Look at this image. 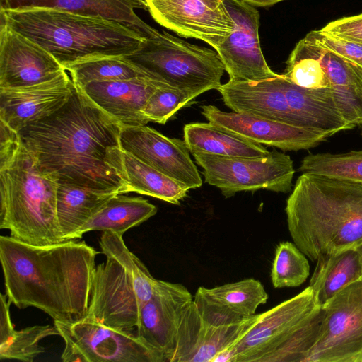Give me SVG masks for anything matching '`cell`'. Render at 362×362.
I'll return each instance as SVG.
<instances>
[{
    "mask_svg": "<svg viewBox=\"0 0 362 362\" xmlns=\"http://www.w3.org/2000/svg\"><path fill=\"white\" fill-rule=\"evenodd\" d=\"M121 127L75 84L58 110L18 133L42 170L57 183L125 194Z\"/></svg>",
    "mask_w": 362,
    "mask_h": 362,
    "instance_id": "obj_1",
    "label": "cell"
},
{
    "mask_svg": "<svg viewBox=\"0 0 362 362\" xmlns=\"http://www.w3.org/2000/svg\"><path fill=\"white\" fill-rule=\"evenodd\" d=\"M98 252L75 240L37 246L0 237L6 293L18 308H37L72 323L88 311Z\"/></svg>",
    "mask_w": 362,
    "mask_h": 362,
    "instance_id": "obj_2",
    "label": "cell"
},
{
    "mask_svg": "<svg viewBox=\"0 0 362 362\" xmlns=\"http://www.w3.org/2000/svg\"><path fill=\"white\" fill-rule=\"evenodd\" d=\"M293 243L312 262L362 245V183L302 173L286 201Z\"/></svg>",
    "mask_w": 362,
    "mask_h": 362,
    "instance_id": "obj_3",
    "label": "cell"
},
{
    "mask_svg": "<svg viewBox=\"0 0 362 362\" xmlns=\"http://www.w3.org/2000/svg\"><path fill=\"white\" fill-rule=\"evenodd\" d=\"M0 228L26 244L62 243L57 182L44 172L18 132L0 122Z\"/></svg>",
    "mask_w": 362,
    "mask_h": 362,
    "instance_id": "obj_4",
    "label": "cell"
},
{
    "mask_svg": "<svg viewBox=\"0 0 362 362\" xmlns=\"http://www.w3.org/2000/svg\"><path fill=\"white\" fill-rule=\"evenodd\" d=\"M0 23L41 46L64 68L94 58L129 55L146 39L110 20L54 9L0 11Z\"/></svg>",
    "mask_w": 362,
    "mask_h": 362,
    "instance_id": "obj_5",
    "label": "cell"
},
{
    "mask_svg": "<svg viewBox=\"0 0 362 362\" xmlns=\"http://www.w3.org/2000/svg\"><path fill=\"white\" fill-rule=\"evenodd\" d=\"M324 316L308 286L296 296L259 314L247 334L221 362H305Z\"/></svg>",
    "mask_w": 362,
    "mask_h": 362,
    "instance_id": "obj_6",
    "label": "cell"
},
{
    "mask_svg": "<svg viewBox=\"0 0 362 362\" xmlns=\"http://www.w3.org/2000/svg\"><path fill=\"white\" fill-rule=\"evenodd\" d=\"M122 236L104 231L100 237L106 260L95 267L86 317L112 327L133 329L157 279L128 249Z\"/></svg>",
    "mask_w": 362,
    "mask_h": 362,
    "instance_id": "obj_7",
    "label": "cell"
},
{
    "mask_svg": "<svg viewBox=\"0 0 362 362\" xmlns=\"http://www.w3.org/2000/svg\"><path fill=\"white\" fill-rule=\"evenodd\" d=\"M162 86L199 95L221 85L224 65L216 51L157 32L125 56Z\"/></svg>",
    "mask_w": 362,
    "mask_h": 362,
    "instance_id": "obj_8",
    "label": "cell"
},
{
    "mask_svg": "<svg viewBox=\"0 0 362 362\" xmlns=\"http://www.w3.org/2000/svg\"><path fill=\"white\" fill-rule=\"evenodd\" d=\"M54 327L64 341V362H166L164 354L136 332L107 326L87 317Z\"/></svg>",
    "mask_w": 362,
    "mask_h": 362,
    "instance_id": "obj_9",
    "label": "cell"
},
{
    "mask_svg": "<svg viewBox=\"0 0 362 362\" xmlns=\"http://www.w3.org/2000/svg\"><path fill=\"white\" fill-rule=\"evenodd\" d=\"M192 154L203 168L205 182L218 188L226 198L243 191L264 189L287 193L291 189L295 173L293 160L276 150L264 157Z\"/></svg>",
    "mask_w": 362,
    "mask_h": 362,
    "instance_id": "obj_10",
    "label": "cell"
},
{
    "mask_svg": "<svg viewBox=\"0 0 362 362\" xmlns=\"http://www.w3.org/2000/svg\"><path fill=\"white\" fill-rule=\"evenodd\" d=\"M322 308L319 334L305 362H362V277Z\"/></svg>",
    "mask_w": 362,
    "mask_h": 362,
    "instance_id": "obj_11",
    "label": "cell"
},
{
    "mask_svg": "<svg viewBox=\"0 0 362 362\" xmlns=\"http://www.w3.org/2000/svg\"><path fill=\"white\" fill-rule=\"evenodd\" d=\"M233 30L216 49L233 82L262 81L278 76L267 64L259 38V14L242 0H223Z\"/></svg>",
    "mask_w": 362,
    "mask_h": 362,
    "instance_id": "obj_12",
    "label": "cell"
},
{
    "mask_svg": "<svg viewBox=\"0 0 362 362\" xmlns=\"http://www.w3.org/2000/svg\"><path fill=\"white\" fill-rule=\"evenodd\" d=\"M152 18L185 37L202 40L214 49L233 30L223 0H145Z\"/></svg>",
    "mask_w": 362,
    "mask_h": 362,
    "instance_id": "obj_13",
    "label": "cell"
},
{
    "mask_svg": "<svg viewBox=\"0 0 362 362\" xmlns=\"http://www.w3.org/2000/svg\"><path fill=\"white\" fill-rule=\"evenodd\" d=\"M258 318L255 314L238 323L215 325L205 320L191 301L180 317L172 362H220Z\"/></svg>",
    "mask_w": 362,
    "mask_h": 362,
    "instance_id": "obj_14",
    "label": "cell"
},
{
    "mask_svg": "<svg viewBox=\"0 0 362 362\" xmlns=\"http://www.w3.org/2000/svg\"><path fill=\"white\" fill-rule=\"evenodd\" d=\"M122 151L175 180L188 190L200 187L202 180L185 141L169 138L145 125L122 126Z\"/></svg>",
    "mask_w": 362,
    "mask_h": 362,
    "instance_id": "obj_15",
    "label": "cell"
},
{
    "mask_svg": "<svg viewBox=\"0 0 362 362\" xmlns=\"http://www.w3.org/2000/svg\"><path fill=\"white\" fill-rule=\"evenodd\" d=\"M207 120L250 141L284 151L317 146L329 136L319 131L236 112H227L211 105L201 106Z\"/></svg>",
    "mask_w": 362,
    "mask_h": 362,
    "instance_id": "obj_16",
    "label": "cell"
},
{
    "mask_svg": "<svg viewBox=\"0 0 362 362\" xmlns=\"http://www.w3.org/2000/svg\"><path fill=\"white\" fill-rule=\"evenodd\" d=\"M65 71L46 49L0 23V88L42 83Z\"/></svg>",
    "mask_w": 362,
    "mask_h": 362,
    "instance_id": "obj_17",
    "label": "cell"
},
{
    "mask_svg": "<svg viewBox=\"0 0 362 362\" xmlns=\"http://www.w3.org/2000/svg\"><path fill=\"white\" fill-rule=\"evenodd\" d=\"M75 84L66 71L52 80L21 88H0V122L18 132L58 110Z\"/></svg>",
    "mask_w": 362,
    "mask_h": 362,
    "instance_id": "obj_18",
    "label": "cell"
},
{
    "mask_svg": "<svg viewBox=\"0 0 362 362\" xmlns=\"http://www.w3.org/2000/svg\"><path fill=\"white\" fill-rule=\"evenodd\" d=\"M193 300L187 288L178 283L156 281L153 296L142 307L136 327L137 334L172 362L180 317Z\"/></svg>",
    "mask_w": 362,
    "mask_h": 362,
    "instance_id": "obj_19",
    "label": "cell"
},
{
    "mask_svg": "<svg viewBox=\"0 0 362 362\" xmlns=\"http://www.w3.org/2000/svg\"><path fill=\"white\" fill-rule=\"evenodd\" d=\"M268 298L262 283L248 278L214 288L200 286L193 300L205 320L226 325L240 322L255 315Z\"/></svg>",
    "mask_w": 362,
    "mask_h": 362,
    "instance_id": "obj_20",
    "label": "cell"
},
{
    "mask_svg": "<svg viewBox=\"0 0 362 362\" xmlns=\"http://www.w3.org/2000/svg\"><path fill=\"white\" fill-rule=\"evenodd\" d=\"M158 86H165L147 77H137L91 81L79 87L96 106L122 126H136L149 122L142 110Z\"/></svg>",
    "mask_w": 362,
    "mask_h": 362,
    "instance_id": "obj_21",
    "label": "cell"
},
{
    "mask_svg": "<svg viewBox=\"0 0 362 362\" xmlns=\"http://www.w3.org/2000/svg\"><path fill=\"white\" fill-rule=\"evenodd\" d=\"M35 8L105 18L127 26L144 38H149L158 32L136 13L137 8L147 9L145 0H0V11Z\"/></svg>",
    "mask_w": 362,
    "mask_h": 362,
    "instance_id": "obj_22",
    "label": "cell"
},
{
    "mask_svg": "<svg viewBox=\"0 0 362 362\" xmlns=\"http://www.w3.org/2000/svg\"><path fill=\"white\" fill-rule=\"evenodd\" d=\"M281 82L300 127L321 132L329 137L354 127L344 118L331 88H303L291 83L284 74Z\"/></svg>",
    "mask_w": 362,
    "mask_h": 362,
    "instance_id": "obj_23",
    "label": "cell"
},
{
    "mask_svg": "<svg viewBox=\"0 0 362 362\" xmlns=\"http://www.w3.org/2000/svg\"><path fill=\"white\" fill-rule=\"evenodd\" d=\"M116 194L118 193L57 183V214L63 241L78 239L81 228Z\"/></svg>",
    "mask_w": 362,
    "mask_h": 362,
    "instance_id": "obj_24",
    "label": "cell"
},
{
    "mask_svg": "<svg viewBox=\"0 0 362 362\" xmlns=\"http://www.w3.org/2000/svg\"><path fill=\"white\" fill-rule=\"evenodd\" d=\"M184 141L191 153L203 152L221 156L264 157L271 151L211 122L184 127Z\"/></svg>",
    "mask_w": 362,
    "mask_h": 362,
    "instance_id": "obj_25",
    "label": "cell"
},
{
    "mask_svg": "<svg viewBox=\"0 0 362 362\" xmlns=\"http://www.w3.org/2000/svg\"><path fill=\"white\" fill-rule=\"evenodd\" d=\"M122 194H116L107 200L81 228L78 238L92 230L111 231L123 235L129 228L156 214V206L146 199Z\"/></svg>",
    "mask_w": 362,
    "mask_h": 362,
    "instance_id": "obj_26",
    "label": "cell"
},
{
    "mask_svg": "<svg viewBox=\"0 0 362 362\" xmlns=\"http://www.w3.org/2000/svg\"><path fill=\"white\" fill-rule=\"evenodd\" d=\"M362 277V255L358 248L320 258L310 280L321 307L342 288Z\"/></svg>",
    "mask_w": 362,
    "mask_h": 362,
    "instance_id": "obj_27",
    "label": "cell"
},
{
    "mask_svg": "<svg viewBox=\"0 0 362 362\" xmlns=\"http://www.w3.org/2000/svg\"><path fill=\"white\" fill-rule=\"evenodd\" d=\"M121 163L129 192L151 196L173 204H179L187 195L186 187L122 149Z\"/></svg>",
    "mask_w": 362,
    "mask_h": 362,
    "instance_id": "obj_28",
    "label": "cell"
},
{
    "mask_svg": "<svg viewBox=\"0 0 362 362\" xmlns=\"http://www.w3.org/2000/svg\"><path fill=\"white\" fill-rule=\"evenodd\" d=\"M64 69L69 73L74 83L78 86L91 81L148 78L143 69L124 57L94 58L67 65Z\"/></svg>",
    "mask_w": 362,
    "mask_h": 362,
    "instance_id": "obj_29",
    "label": "cell"
},
{
    "mask_svg": "<svg viewBox=\"0 0 362 362\" xmlns=\"http://www.w3.org/2000/svg\"><path fill=\"white\" fill-rule=\"evenodd\" d=\"M300 170L362 183V151L310 154L303 159Z\"/></svg>",
    "mask_w": 362,
    "mask_h": 362,
    "instance_id": "obj_30",
    "label": "cell"
},
{
    "mask_svg": "<svg viewBox=\"0 0 362 362\" xmlns=\"http://www.w3.org/2000/svg\"><path fill=\"white\" fill-rule=\"evenodd\" d=\"M310 275L308 257L291 242L278 244L271 270V280L276 288L296 287Z\"/></svg>",
    "mask_w": 362,
    "mask_h": 362,
    "instance_id": "obj_31",
    "label": "cell"
},
{
    "mask_svg": "<svg viewBox=\"0 0 362 362\" xmlns=\"http://www.w3.org/2000/svg\"><path fill=\"white\" fill-rule=\"evenodd\" d=\"M52 335H59V333L54 326L49 325L14 329L9 339L4 344H0V358L33 362L45 351L40 341Z\"/></svg>",
    "mask_w": 362,
    "mask_h": 362,
    "instance_id": "obj_32",
    "label": "cell"
},
{
    "mask_svg": "<svg viewBox=\"0 0 362 362\" xmlns=\"http://www.w3.org/2000/svg\"><path fill=\"white\" fill-rule=\"evenodd\" d=\"M199 95L191 90L158 86L149 97L142 112L149 122L163 124Z\"/></svg>",
    "mask_w": 362,
    "mask_h": 362,
    "instance_id": "obj_33",
    "label": "cell"
},
{
    "mask_svg": "<svg viewBox=\"0 0 362 362\" xmlns=\"http://www.w3.org/2000/svg\"><path fill=\"white\" fill-rule=\"evenodd\" d=\"M306 37L362 67V45L319 30L308 33Z\"/></svg>",
    "mask_w": 362,
    "mask_h": 362,
    "instance_id": "obj_34",
    "label": "cell"
},
{
    "mask_svg": "<svg viewBox=\"0 0 362 362\" xmlns=\"http://www.w3.org/2000/svg\"><path fill=\"white\" fill-rule=\"evenodd\" d=\"M320 30L362 45V13L332 21Z\"/></svg>",
    "mask_w": 362,
    "mask_h": 362,
    "instance_id": "obj_35",
    "label": "cell"
},
{
    "mask_svg": "<svg viewBox=\"0 0 362 362\" xmlns=\"http://www.w3.org/2000/svg\"><path fill=\"white\" fill-rule=\"evenodd\" d=\"M6 294H1L0 344H4L15 329L11 322L10 305Z\"/></svg>",
    "mask_w": 362,
    "mask_h": 362,
    "instance_id": "obj_36",
    "label": "cell"
},
{
    "mask_svg": "<svg viewBox=\"0 0 362 362\" xmlns=\"http://www.w3.org/2000/svg\"><path fill=\"white\" fill-rule=\"evenodd\" d=\"M253 6L267 7L271 6L284 0H242Z\"/></svg>",
    "mask_w": 362,
    "mask_h": 362,
    "instance_id": "obj_37",
    "label": "cell"
},
{
    "mask_svg": "<svg viewBox=\"0 0 362 362\" xmlns=\"http://www.w3.org/2000/svg\"><path fill=\"white\" fill-rule=\"evenodd\" d=\"M362 255V245L358 248Z\"/></svg>",
    "mask_w": 362,
    "mask_h": 362,
    "instance_id": "obj_38",
    "label": "cell"
},
{
    "mask_svg": "<svg viewBox=\"0 0 362 362\" xmlns=\"http://www.w3.org/2000/svg\"><path fill=\"white\" fill-rule=\"evenodd\" d=\"M361 127H362V122H361ZM361 134H362V131H361Z\"/></svg>",
    "mask_w": 362,
    "mask_h": 362,
    "instance_id": "obj_39",
    "label": "cell"
}]
</instances>
